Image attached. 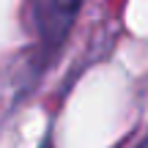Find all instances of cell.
Segmentation results:
<instances>
[{"label":"cell","mask_w":148,"mask_h":148,"mask_svg":"<svg viewBox=\"0 0 148 148\" xmlns=\"http://www.w3.org/2000/svg\"><path fill=\"white\" fill-rule=\"evenodd\" d=\"M41 148H52V143H44V145H41Z\"/></svg>","instance_id":"7a4b0ae2"},{"label":"cell","mask_w":148,"mask_h":148,"mask_svg":"<svg viewBox=\"0 0 148 148\" xmlns=\"http://www.w3.org/2000/svg\"><path fill=\"white\" fill-rule=\"evenodd\" d=\"M82 0H49L44 14V33L49 38V47H58L71 30V22L77 16Z\"/></svg>","instance_id":"6da1fadb"}]
</instances>
